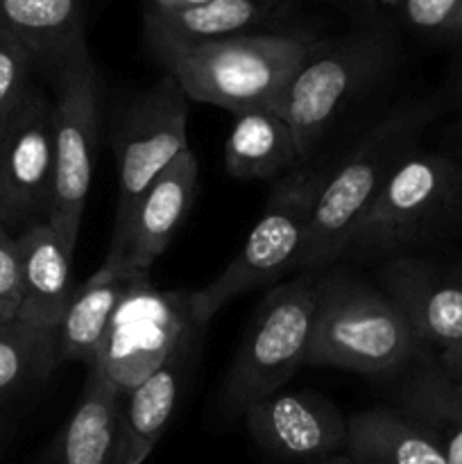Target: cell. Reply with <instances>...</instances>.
I'll use <instances>...</instances> for the list:
<instances>
[{"label": "cell", "mask_w": 462, "mask_h": 464, "mask_svg": "<svg viewBox=\"0 0 462 464\" xmlns=\"http://www.w3.org/2000/svg\"><path fill=\"white\" fill-rule=\"evenodd\" d=\"M197 181V159L186 150L145 188L120 229L111 231V243L98 272L122 276L148 275L193 208Z\"/></svg>", "instance_id": "obj_12"}, {"label": "cell", "mask_w": 462, "mask_h": 464, "mask_svg": "<svg viewBox=\"0 0 462 464\" xmlns=\"http://www.w3.org/2000/svg\"><path fill=\"white\" fill-rule=\"evenodd\" d=\"M86 0H0V23L53 72L86 41Z\"/></svg>", "instance_id": "obj_22"}, {"label": "cell", "mask_w": 462, "mask_h": 464, "mask_svg": "<svg viewBox=\"0 0 462 464\" xmlns=\"http://www.w3.org/2000/svg\"><path fill=\"white\" fill-rule=\"evenodd\" d=\"M54 89V188L48 222L75 254L82 216L91 190L100 134L102 77L89 44L72 50L53 71Z\"/></svg>", "instance_id": "obj_7"}, {"label": "cell", "mask_w": 462, "mask_h": 464, "mask_svg": "<svg viewBox=\"0 0 462 464\" xmlns=\"http://www.w3.org/2000/svg\"><path fill=\"white\" fill-rule=\"evenodd\" d=\"M401 9L415 30L462 39V0H403Z\"/></svg>", "instance_id": "obj_25"}, {"label": "cell", "mask_w": 462, "mask_h": 464, "mask_svg": "<svg viewBox=\"0 0 462 464\" xmlns=\"http://www.w3.org/2000/svg\"><path fill=\"white\" fill-rule=\"evenodd\" d=\"M204 322L190 315L166 356L122 392V464H143L166 433L197 356Z\"/></svg>", "instance_id": "obj_14"}, {"label": "cell", "mask_w": 462, "mask_h": 464, "mask_svg": "<svg viewBox=\"0 0 462 464\" xmlns=\"http://www.w3.org/2000/svg\"><path fill=\"white\" fill-rule=\"evenodd\" d=\"M371 3H380V5H401L403 0H371Z\"/></svg>", "instance_id": "obj_31"}, {"label": "cell", "mask_w": 462, "mask_h": 464, "mask_svg": "<svg viewBox=\"0 0 462 464\" xmlns=\"http://www.w3.org/2000/svg\"><path fill=\"white\" fill-rule=\"evenodd\" d=\"M54 188V104L34 86L0 131V222L14 236L50 218Z\"/></svg>", "instance_id": "obj_11"}, {"label": "cell", "mask_w": 462, "mask_h": 464, "mask_svg": "<svg viewBox=\"0 0 462 464\" xmlns=\"http://www.w3.org/2000/svg\"><path fill=\"white\" fill-rule=\"evenodd\" d=\"M243 420L254 442L279 460L313 464L347 447V420L315 394L279 390L249 406Z\"/></svg>", "instance_id": "obj_13"}, {"label": "cell", "mask_w": 462, "mask_h": 464, "mask_svg": "<svg viewBox=\"0 0 462 464\" xmlns=\"http://www.w3.org/2000/svg\"><path fill=\"white\" fill-rule=\"evenodd\" d=\"M59 362L57 329H41L18 317L0 322V403L39 385Z\"/></svg>", "instance_id": "obj_23"}, {"label": "cell", "mask_w": 462, "mask_h": 464, "mask_svg": "<svg viewBox=\"0 0 462 464\" xmlns=\"http://www.w3.org/2000/svg\"><path fill=\"white\" fill-rule=\"evenodd\" d=\"M313 464H351V460H349L344 453H340V456L329 458V460H320V462H313Z\"/></svg>", "instance_id": "obj_29"}, {"label": "cell", "mask_w": 462, "mask_h": 464, "mask_svg": "<svg viewBox=\"0 0 462 464\" xmlns=\"http://www.w3.org/2000/svg\"><path fill=\"white\" fill-rule=\"evenodd\" d=\"M122 392L104 353L89 365L80 401L41 464H122Z\"/></svg>", "instance_id": "obj_15"}, {"label": "cell", "mask_w": 462, "mask_h": 464, "mask_svg": "<svg viewBox=\"0 0 462 464\" xmlns=\"http://www.w3.org/2000/svg\"><path fill=\"white\" fill-rule=\"evenodd\" d=\"M21 266L18 320L57 329L77 285H72V252L48 220L16 236Z\"/></svg>", "instance_id": "obj_16"}, {"label": "cell", "mask_w": 462, "mask_h": 464, "mask_svg": "<svg viewBox=\"0 0 462 464\" xmlns=\"http://www.w3.org/2000/svg\"><path fill=\"white\" fill-rule=\"evenodd\" d=\"M438 109L435 100H426L388 113L362 136L335 170L331 168L313 211L299 275L322 272L340 263L361 218L394 168L415 152L421 130L433 121Z\"/></svg>", "instance_id": "obj_3"}, {"label": "cell", "mask_w": 462, "mask_h": 464, "mask_svg": "<svg viewBox=\"0 0 462 464\" xmlns=\"http://www.w3.org/2000/svg\"><path fill=\"white\" fill-rule=\"evenodd\" d=\"M331 168L297 166L281 177L265 208L229 266L190 299V315L207 324L226 302L299 270L308 227Z\"/></svg>", "instance_id": "obj_5"}, {"label": "cell", "mask_w": 462, "mask_h": 464, "mask_svg": "<svg viewBox=\"0 0 462 464\" xmlns=\"http://www.w3.org/2000/svg\"><path fill=\"white\" fill-rule=\"evenodd\" d=\"M380 290L410 326L421 353L453 372L462 361V263L390 258L380 267Z\"/></svg>", "instance_id": "obj_10"}, {"label": "cell", "mask_w": 462, "mask_h": 464, "mask_svg": "<svg viewBox=\"0 0 462 464\" xmlns=\"http://www.w3.org/2000/svg\"><path fill=\"white\" fill-rule=\"evenodd\" d=\"M303 166L293 127L274 109L236 116L225 143V170L234 179H274Z\"/></svg>", "instance_id": "obj_21"}, {"label": "cell", "mask_w": 462, "mask_h": 464, "mask_svg": "<svg viewBox=\"0 0 462 464\" xmlns=\"http://www.w3.org/2000/svg\"><path fill=\"white\" fill-rule=\"evenodd\" d=\"M448 374H451L453 379H457V381H460V383H462V361L457 362V367H456V370H453V372H448Z\"/></svg>", "instance_id": "obj_30"}, {"label": "cell", "mask_w": 462, "mask_h": 464, "mask_svg": "<svg viewBox=\"0 0 462 464\" xmlns=\"http://www.w3.org/2000/svg\"><path fill=\"white\" fill-rule=\"evenodd\" d=\"M457 93V98H462V53L460 57H457V68H456V89H453Z\"/></svg>", "instance_id": "obj_27"}, {"label": "cell", "mask_w": 462, "mask_h": 464, "mask_svg": "<svg viewBox=\"0 0 462 464\" xmlns=\"http://www.w3.org/2000/svg\"><path fill=\"white\" fill-rule=\"evenodd\" d=\"M186 98L234 116L276 109L311 45L294 34H238L199 44H149Z\"/></svg>", "instance_id": "obj_2"}, {"label": "cell", "mask_w": 462, "mask_h": 464, "mask_svg": "<svg viewBox=\"0 0 462 464\" xmlns=\"http://www.w3.org/2000/svg\"><path fill=\"white\" fill-rule=\"evenodd\" d=\"M317 272H302L276 285L258 304L222 385V406L229 417H243L249 406L284 390L306 365Z\"/></svg>", "instance_id": "obj_6"}, {"label": "cell", "mask_w": 462, "mask_h": 464, "mask_svg": "<svg viewBox=\"0 0 462 464\" xmlns=\"http://www.w3.org/2000/svg\"><path fill=\"white\" fill-rule=\"evenodd\" d=\"M21 308V266L16 236L0 222V322L14 320Z\"/></svg>", "instance_id": "obj_26"}, {"label": "cell", "mask_w": 462, "mask_h": 464, "mask_svg": "<svg viewBox=\"0 0 462 464\" xmlns=\"http://www.w3.org/2000/svg\"><path fill=\"white\" fill-rule=\"evenodd\" d=\"M394 403L439 444L447 464H462V383L428 353L397 372Z\"/></svg>", "instance_id": "obj_17"}, {"label": "cell", "mask_w": 462, "mask_h": 464, "mask_svg": "<svg viewBox=\"0 0 462 464\" xmlns=\"http://www.w3.org/2000/svg\"><path fill=\"white\" fill-rule=\"evenodd\" d=\"M462 229V161L408 154L353 229L340 261H390Z\"/></svg>", "instance_id": "obj_1"}, {"label": "cell", "mask_w": 462, "mask_h": 464, "mask_svg": "<svg viewBox=\"0 0 462 464\" xmlns=\"http://www.w3.org/2000/svg\"><path fill=\"white\" fill-rule=\"evenodd\" d=\"M139 281L140 276L95 272L84 285L75 288L57 326L62 361L93 365L104 356L118 308L134 293Z\"/></svg>", "instance_id": "obj_20"}, {"label": "cell", "mask_w": 462, "mask_h": 464, "mask_svg": "<svg viewBox=\"0 0 462 464\" xmlns=\"http://www.w3.org/2000/svg\"><path fill=\"white\" fill-rule=\"evenodd\" d=\"M34 68L36 62L30 50L0 23V131L34 91Z\"/></svg>", "instance_id": "obj_24"}, {"label": "cell", "mask_w": 462, "mask_h": 464, "mask_svg": "<svg viewBox=\"0 0 462 464\" xmlns=\"http://www.w3.org/2000/svg\"><path fill=\"white\" fill-rule=\"evenodd\" d=\"M351 464H447L439 444L397 406H374L347 420Z\"/></svg>", "instance_id": "obj_19"}, {"label": "cell", "mask_w": 462, "mask_h": 464, "mask_svg": "<svg viewBox=\"0 0 462 464\" xmlns=\"http://www.w3.org/2000/svg\"><path fill=\"white\" fill-rule=\"evenodd\" d=\"M306 365L397 374L419 353L410 326L376 285L333 267L317 272Z\"/></svg>", "instance_id": "obj_4"}, {"label": "cell", "mask_w": 462, "mask_h": 464, "mask_svg": "<svg viewBox=\"0 0 462 464\" xmlns=\"http://www.w3.org/2000/svg\"><path fill=\"white\" fill-rule=\"evenodd\" d=\"M451 134H453V140H456V143H453V145H456V148L462 152V118L456 122V125H453Z\"/></svg>", "instance_id": "obj_28"}, {"label": "cell", "mask_w": 462, "mask_h": 464, "mask_svg": "<svg viewBox=\"0 0 462 464\" xmlns=\"http://www.w3.org/2000/svg\"><path fill=\"white\" fill-rule=\"evenodd\" d=\"M390 48L379 34H358L311 48L274 111L288 121L299 159L308 161L335 118L388 68Z\"/></svg>", "instance_id": "obj_8"}, {"label": "cell", "mask_w": 462, "mask_h": 464, "mask_svg": "<svg viewBox=\"0 0 462 464\" xmlns=\"http://www.w3.org/2000/svg\"><path fill=\"white\" fill-rule=\"evenodd\" d=\"M170 75L140 95L122 116L116 136L118 198L113 231L120 229L149 184L188 148V104Z\"/></svg>", "instance_id": "obj_9"}, {"label": "cell", "mask_w": 462, "mask_h": 464, "mask_svg": "<svg viewBox=\"0 0 462 464\" xmlns=\"http://www.w3.org/2000/svg\"><path fill=\"white\" fill-rule=\"evenodd\" d=\"M288 0H197L152 7L145 18L149 44H199L245 34L274 16Z\"/></svg>", "instance_id": "obj_18"}]
</instances>
